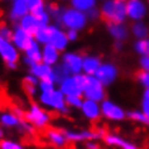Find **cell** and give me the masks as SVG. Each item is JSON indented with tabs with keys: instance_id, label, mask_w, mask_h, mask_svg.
<instances>
[{
	"instance_id": "6da1fadb",
	"label": "cell",
	"mask_w": 149,
	"mask_h": 149,
	"mask_svg": "<svg viewBox=\"0 0 149 149\" xmlns=\"http://www.w3.org/2000/svg\"><path fill=\"white\" fill-rule=\"evenodd\" d=\"M87 23H88V19H87L86 13H82L80 10H76L68 6V8L62 9V13L56 24L65 28L66 31L81 32L82 29L87 27Z\"/></svg>"
},
{
	"instance_id": "7a4b0ae2",
	"label": "cell",
	"mask_w": 149,
	"mask_h": 149,
	"mask_svg": "<svg viewBox=\"0 0 149 149\" xmlns=\"http://www.w3.org/2000/svg\"><path fill=\"white\" fill-rule=\"evenodd\" d=\"M37 100L39 105L43 106L46 110L56 111L61 115H67L70 113V109L66 104V96L58 87L49 92H39Z\"/></svg>"
},
{
	"instance_id": "3957f363",
	"label": "cell",
	"mask_w": 149,
	"mask_h": 149,
	"mask_svg": "<svg viewBox=\"0 0 149 149\" xmlns=\"http://www.w3.org/2000/svg\"><path fill=\"white\" fill-rule=\"evenodd\" d=\"M100 14L109 23H124L126 17L125 1L120 0H105L100 6Z\"/></svg>"
},
{
	"instance_id": "277c9868",
	"label": "cell",
	"mask_w": 149,
	"mask_h": 149,
	"mask_svg": "<svg viewBox=\"0 0 149 149\" xmlns=\"http://www.w3.org/2000/svg\"><path fill=\"white\" fill-rule=\"evenodd\" d=\"M24 120L31 123L36 129L42 130L48 128V125L51 124L52 116L49 111L40 106L38 102H32L29 105V109L24 114Z\"/></svg>"
},
{
	"instance_id": "5b68a950",
	"label": "cell",
	"mask_w": 149,
	"mask_h": 149,
	"mask_svg": "<svg viewBox=\"0 0 149 149\" xmlns=\"http://www.w3.org/2000/svg\"><path fill=\"white\" fill-rule=\"evenodd\" d=\"M66 139L68 143H86L90 140H99L104 139L106 135V132L104 129H62Z\"/></svg>"
},
{
	"instance_id": "8992f818",
	"label": "cell",
	"mask_w": 149,
	"mask_h": 149,
	"mask_svg": "<svg viewBox=\"0 0 149 149\" xmlns=\"http://www.w3.org/2000/svg\"><path fill=\"white\" fill-rule=\"evenodd\" d=\"M82 97L85 100H91V101H96L101 104L106 99L105 86L95 76H86L84 91H82Z\"/></svg>"
},
{
	"instance_id": "52a82bcc",
	"label": "cell",
	"mask_w": 149,
	"mask_h": 149,
	"mask_svg": "<svg viewBox=\"0 0 149 149\" xmlns=\"http://www.w3.org/2000/svg\"><path fill=\"white\" fill-rule=\"evenodd\" d=\"M0 58L9 70H18V63L20 59V52L17 49L12 40L0 37Z\"/></svg>"
},
{
	"instance_id": "ba28073f",
	"label": "cell",
	"mask_w": 149,
	"mask_h": 149,
	"mask_svg": "<svg viewBox=\"0 0 149 149\" xmlns=\"http://www.w3.org/2000/svg\"><path fill=\"white\" fill-rule=\"evenodd\" d=\"M85 80L86 76L84 73L70 74L62 82L58 84V88L65 96H82Z\"/></svg>"
},
{
	"instance_id": "9c48e42d",
	"label": "cell",
	"mask_w": 149,
	"mask_h": 149,
	"mask_svg": "<svg viewBox=\"0 0 149 149\" xmlns=\"http://www.w3.org/2000/svg\"><path fill=\"white\" fill-rule=\"evenodd\" d=\"M100 106H101V116H104L106 120L119 123L126 119V111L113 100L105 99L100 104Z\"/></svg>"
},
{
	"instance_id": "30bf717a",
	"label": "cell",
	"mask_w": 149,
	"mask_h": 149,
	"mask_svg": "<svg viewBox=\"0 0 149 149\" xmlns=\"http://www.w3.org/2000/svg\"><path fill=\"white\" fill-rule=\"evenodd\" d=\"M48 44L53 46L59 52H66L67 47L70 44V40L67 39L66 31L62 27H59L58 24H49L48 25Z\"/></svg>"
},
{
	"instance_id": "8fae6325",
	"label": "cell",
	"mask_w": 149,
	"mask_h": 149,
	"mask_svg": "<svg viewBox=\"0 0 149 149\" xmlns=\"http://www.w3.org/2000/svg\"><path fill=\"white\" fill-rule=\"evenodd\" d=\"M126 17L128 19L135 22H143L148 15V4L144 0H126Z\"/></svg>"
},
{
	"instance_id": "7c38bea8",
	"label": "cell",
	"mask_w": 149,
	"mask_h": 149,
	"mask_svg": "<svg viewBox=\"0 0 149 149\" xmlns=\"http://www.w3.org/2000/svg\"><path fill=\"white\" fill-rule=\"evenodd\" d=\"M95 77L101 82L104 86H110L113 85L119 77V70L118 67L111 62L101 63V66L99 67L97 72L95 73Z\"/></svg>"
},
{
	"instance_id": "4fadbf2b",
	"label": "cell",
	"mask_w": 149,
	"mask_h": 149,
	"mask_svg": "<svg viewBox=\"0 0 149 149\" xmlns=\"http://www.w3.org/2000/svg\"><path fill=\"white\" fill-rule=\"evenodd\" d=\"M82 61L84 56L77 52H63L61 56V63L67 68L70 74H80L82 73Z\"/></svg>"
},
{
	"instance_id": "5bb4252c",
	"label": "cell",
	"mask_w": 149,
	"mask_h": 149,
	"mask_svg": "<svg viewBox=\"0 0 149 149\" xmlns=\"http://www.w3.org/2000/svg\"><path fill=\"white\" fill-rule=\"evenodd\" d=\"M12 42L15 46V48L19 52H24L28 49V47L34 42V37L31 33L25 32L24 29H22L20 27H18L15 24L14 25V32H13V37H12Z\"/></svg>"
},
{
	"instance_id": "9a60e30c",
	"label": "cell",
	"mask_w": 149,
	"mask_h": 149,
	"mask_svg": "<svg viewBox=\"0 0 149 149\" xmlns=\"http://www.w3.org/2000/svg\"><path fill=\"white\" fill-rule=\"evenodd\" d=\"M104 141L109 147L118 149H139V147L135 143H133V141L125 139V138L115 133H106V135L104 136Z\"/></svg>"
},
{
	"instance_id": "2e32d148",
	"label": "cell",
	"mask_w": 149,
	"mask_h": 149,
	"mask_svg": "<svg viewBox=\"0 0 149 149\" xmlns=\"http://www.w3.org/2000/svg\"><path fill=\"white\" fill-rule=\"evenodd\" d=\"M28 73H32L33 76H36L39 81L40 80H48V81H52V82H56V76H54L53 67H51L48 65H44V63H42V62L36 63V65L29 67Z\"/></svg>"
},
{
	"instance_id": "e0dca14e",
	"label": "cell",
	"mask_w": 149,
	"mask_h": 149,
	"mask_svg": "<svg viewBox=\"0 0 149 149\" xmlns=\"http://www.w3.org/2000/svg\"><path fill=\"white\" fill-rule=\"evenodd\" d=\"M80 111L84 115V118L87 119L88 121H96L101 118V106H100V102H96V101L84 99V102Z\"/></svg>"
},
{
	"instance_id": "ac0fdd59",
	"label": "cell",
	"mask_w": 149,
	"mask_h": 149,
	"mask_svg": "<svg viewBox=\"0 0 149 149\" xmlns=\"http://www.w3.org/2000/svg\"><path fill=\"white\" fill-rule=\"evenodd\" d=\"M46 139L51 145H53L57 149H65L68 144L65 134H63L62 129H57V128H47L46 129Z\"/></svg>"
},
{
	"instance_id": "d6986e66",
	"label": "cell",
	"mask_w": 149,
	"mask_h": 149,
	"mask_svg": "<svg viewBox=\"0 0 149 149\" xmlns=\"http://www.w3.org/2000/svg\"><path fill=\"white\" fill-rule=\"evenodd\" d=\"M27 14H29V9L27 5V0H13L10 4V9L8 13L9 19L13 23L18 24L22 18L25 17Z\"/></svg>"
},
{
	"instance_id": "ffe728a7",
	"label": "cell",
	"mask_w": 149,
	"mask_h": 149,
	"mask_svg": "<svg viewBox=\"0 0 149 149\" xmlns=\"http://www.w3.org/2000/svg\"><path fill=\"white\" fill-rule=\"evenodd\" d=\"M24 65L28 67H31L36 63L42 62V46L38 42H33L31 46L28 47V49L24 52V57H23Z\"/></svg>"
},
{
	"instance_id": "44dd1931",
	"label": "cell",
	"mask_w": 149,
	"mask_h": 149,
	"mask_svg": "<svg viewBox=\"0 0 149 149\" xmlns=\"http://www.w3.org/2000/svg\"><path fill=\"white\" fill-rule=\"evenodd\" d=\"M107 33L115 42L123 43L128 39L130 31L124 23H109L107 24Z\"/></svg>"
},
{
	"instance_id": "7402d4cb",
	"label": "cell",
	"mask_w": 149,
	"mask_h": 149,
	"mask_svg": "<svg viewBox=\"0 0 149 149\" xmlns=\"http://www.w3.org/2000/svg\"><path fill=\"white\" fill-rule=\"evenodd\" d=\"M59 62H61V52L58 49H56L51 44L42 46V63L48 65L51 67H54Z\"/></svg>"
},
{
	"instance_id": "603a6c76",
	"label": "cell",
	"mask_w": 149,
	"mask_h": 149,
	"mask_svg": "<svg viewBox=\"0 0 149 149\" xmlns=\"http://www.w3.org/2000/svg\"><path fill=\"white\" fill-rule=\"evenodd\" d=\"M101 63H102L101 59H100V57H97V56H94V54L84 56L82 73L85 76H95V73L97 72Z\"/></svg>"
},
{
	"instance_id": "cb8c5ba5",
	"label": "cell",
	"mask_w": 149,
	"mask_h": 149,
	"mask_svg": "<svg viewBox=\"0 0 149 149\" xmlns=\"http://www.w3.org/2000/svg\"><path fill=\"white\" fill-rule=\"evenodd\" d=\"M17 25L20 27L22 29H24L25 32L31 33V34H34L39 28H42V25H40L38 19H37V17L34 15V14H31V13L22 18V19L18 22Z\"/></svg>"
},
{
	"instance_id": "d4e9b609",
	"label": "cell",
	"mask_w": 149,
	"mask_h": 149,
	"mask_svg": "<svg viewBox=\"0 0 149 149\" xmlns=\"http://www.w3.org/2000/svg\"><path fill=\"white\" fill-rule=\"evenodd\" d=\"M23 119L18 118L13 111H3L0 113V126L6 129H19Z\"/></svg>"
},
{
	"instance_id": "484cf974",
	"label": "cell",
	"mask_w": 149,
	"mask_h": 149,
	"mask_svg": "<svg viewBox=\"0 0 149 149\" xmlns=\"http://www.w3.org/2000/svg\"><path fill=\"white\" fill-rule=\"evenodd\" d=\"M130 32H132V34L135 37L136 40L149 38V27H148L147 23H144V20L133 23L132 28H130Z\"/></svg>"
},
{
	"instance_id": "4316f807",
	"label": "cell",
	"mask_w": 149,
	"mask_h": 149,
	"mask_svg": "<svg viewBox=\"0 0 149 149\" xmlns=\"http://www.w3.org/2000/svg\"><path fill=\"white\" fill-rule=\"evenodd\" d=\"M70 5L76 10L87 13L91 9L97 8V0H70Z\"/></svg>"
},
{
	"instance_id": "83f0119b",
	"label": "cell",
	"mask_w": 149,
	"mask_h": 149,
	"mask_svg": "<svg viewBox=\"0 0 149 149\" xmlns=\"http://www.w3.org/2000/svg\"><path fill=\"white\" fill-rule=\"evenodd\" d=\"M27 5L31 14H39L47 10V4L46 0H27Z\"/></svg>"
},
{
	"instance_id": "f1b7e54d",
	"label": "cell",
	"mask_w": 149,
	"mask_h": 149,
	"mask_svg": "<svg viewBox=\"0 0 149 149\" xmlns=\"http://www.w3.org/2000/svg\"><path fill=\"white\" fill-rule=\"evenodd\" d=\"M134 51H135L140 57L149 56V38L135 40V43H134Z\"/></svg>"
},
{
	"instance_id": "f546056e",
	"label": "cell",
	"mask_w": 149,
	"mask_h": 149,
	"mask_svg": "<svg viewBox=\"0 0 149 149\" xmlns=\"http://www.w3.org/2000/svg\"><path fill=\"white\" fill-rule=\"evenodd\" d=\"M126 118L130 119L134 123H139V124H148V118L144 115L141 110H130L126 113Z\"/></svg>"
},
{
	"instance_id": "4dcf8cb0",
	"label": "cell",
	"mask_w": 149,
	"mask_h": 149,
	"mask_svg": "<svg viewBox=\"0 0 149 149\" xmlns=\"http://www.w3.org/2000/svg\"><path fill=\"white\" fill-rule=\"evenodd\" d=\"M48 36H49V33H48V25H47V27L39 28L38 31L33 34V37H34V40H36V42H38L40 46L48 44Z\"/></svg>"
},
{
	"instance_id": "1f68e13d",
	"label": "cell",
	"mask_w": 149,
	"mask_h": 149,
	"mask_svg": "<svg viewBox=\"0 0 149 149\" xmlns=\"http://www.w3.org/2000/svg\"><path fill=\"white\" fill-rule=\"evenodd\" d=\"M53 70H54V76H56V82H57V85L59 82H62V81L65 80L66 77L70 76V72L67 71V68L62 65L61 62H59L57 66H54Z\"/></svg>"
},
{
	"instance_id": "d6a6232c",
	"label": "cell",
	"mask_w": 149,
	"mask_h": 149,
	"mask_svg": "<svg viewBox=\"0 0 149 149\" xmlns=\"http://www.w3.org/2000/svg\"><path fill=\"white\" fill-rule=\"evenodd\" d=\"M84 102L82 96H66V104L68 109H76L80 110Z\"/></svg>"
},
{
	"instance_id": "836d02e7",
	"label": "cell",
	"mask_w": 149,
	"mask_h": 149,
	"mask_svg": "<svg viewBox=\"0 0 149 149\" xmlns=\"http://www.w3.org/2000/svg\"><path fill=\"white\" fill-rule=\"evenodd\" d=\"M0 149H25V147L17 140L3 139L0 141Z\"/></svg>"
},
{
	"instance_id": "e575fe53",
	"label": "cell",
	"mask_w": 149,
	"mask_h": 149,
	"mask_svg": "<svg viewBox=\"0 0 149 149\" xmlns=\"http://www.w3.org/2000/svg\"><path fill=\"white\" fill-rule=\"evenodd\" d=\"M54 88H57V84L48 81V80H40L38 84L39 92H49L52 90H54Z\"/></svg>"
},
{
	"instance_id": "d590c367",
	"label": "cell",
	"mask_w": 149,
	"mask_h": 149,
	"mask_svg": "<svg viewBox=\"0 0 149 149\" xmlns=\"http://www.w3.org/2000/svg\"><path fill=\"white\" fill-rule=\"evenodd\" d=\"M13 32H14V28L9 27L8 24H0V37H3V38H5V39L12 40Z\"/></svg>"
},
{
	"instance_id": "8d00e7d4",
	"label": "cell",
	"mask_w": 149,
	"mask_h": 149,
	"mask_svg": "<svg viewBox=\"0 0 149 149\" xmlns=\"http://www.w3.org/2000/svg\"><path fill=\"white\" fill-rule=\"evenodd\" d=\"M136 79H138V82H139L145 90H149V72L140 71V72L138 73Z\"/></svg>"
},
{
	"instance_id": "74e56055",
	"label": "cell",
	"mask_w": 149,
	"mask_h": 149,
	"mask_svg": "<svg viewBox=\"0 0 149 149\" xmlns=\"http://www.w3.org/2000/svg\"><path fill=\"white\" fill-rule=\"evenodd\" d=\"M19 130L20 132H23V133H25V134H34V132H36V128L33 126L31 123H28L27 120H22V123H20V126H19Z\"/></svg>"
},
{
	"instance_id": "f35d334b",
	"label": "cell",
	"mask_w": 149,
	"mask_h": 149,
	"mask_svg": "<svg viewBox=\"0 0 149 149\" xmlns=\"http://www.w3.org/2000/svg\"><path fill=\"white\" fill-rule=\"evenodd\" d=\"M23 87L28 96H31V97H38L39 90L37 86H33V85H29V84H23Z\"/></svg>"
},
{
	"instance_id": "ab89813d",
	"label": "cell",
	"mask_w": 149,
	"mask_h": 149,
	"mask_svg": "<svg viewBox=\"0 0 149 149\" xmlns=\"http://www.w3.org/2000/svg\"><path fill=\"white\" fill-rule=\"evenodd\" d=\"M23 84H29V85H33V86H37L38 87V84H39V80L37 79L36 76H33L32 73H27L23 79Z\"/></svg>"
},
{
	"instance_id": "60d3db41",
	"label": "cell",
	"mask_w": 149,
	"mask_h": 149,
	"mask_svg": "<svg viewBox=\"0 0 149 149\" xmlns=\"http://www.w3.org/2000/svg\"><path fill=\"white\" fill-rule=\"evenodd\" d=\"M86 15H87L88 22H90V20H97L99 18L101 17V14H100V9L94 8V9H91L90 12H87Z\"/></svg>"
},
{
	"instance_id": "b9f144b4",
	"label": "cell",
	"mask_w": 149,
	"mask_h": 149,
	"mask_svg": "<svg viewBox=\"0 0 149 149\" xmlns=\"http://www.w3.org/2000/svg\"><path fill=\"white\" fill-rule=\"evenodd\" d=\"M139 66H140L141 71H144V72H149V56L140 57V59H139Z\"/></svg>"
},
{
	"instance_id": "7bdbcfd3",
	"label": "cell",
	"mask_w": 149,
	"mask_h": 149,
	"mask_svg": "<svg viewBox=\"0 0 149 149\" xmlns=\"http://www.w3.org/2000/svg\"><path fill=\"white\" fill-rule=\"evenodd\" d=\"M66 36H67V39L71 42H76L79 39V36H80V32L77 31H66Z\"/></svg>"
},
{
	"instance_id": "ee69618b",
	"label": "cell",
	"mask_w": 149,
	"mask_h": 149,
	"mask_svg": "<svg viewBox=\"0 0 149 149\" xmlns=\"http://www.w3.org/2000/svg\"><path fill=\"white\" fill-rule=\"evenodd\" d=\"M85 149H101V147L96 140H90L85 143Z\"/></svg>"
},
{
	"instance_id": "f6af8a7d",
	"label": "cell",
	"mask_w": 149,
	"mask_h": 149,
	"mask_svg": "<svg viewBox=\"0 0 149 149\" xmlns=\"http://www.w3.org/2000/svg\"><path fill=\"white\" fill-rule=\"evenodd\" d=\"M140 110L143 111L144 115L148 118V120H149V102L143 101V100H141V107H140Z\"/></svg>"
},
{
	"instance_id": "bcb514c9",
	"label": "cell",
	"mask_w": 149,
	"mask_h": 149,
	"mask_svg": "<svg viewBox=\"0 0 149 149\" xmlns=\"http://www.w3.org/2000/svg\"><path fill=\"white\" fill-rule=\"evenodd\" d=\"M141 100H143V101L149 102V90H144L143 96H141Z\"/></svg>"
},
{
	"instance_id": "7dc6e473",
	"label": "cell",
	"mask_w": 149,
	"mask_h": 149,
	"mask_svg": "<svg viewBox=\"0 0 149 149\" xmlns=\"http://www.w3.org/2000/svg\"><path fill=\"white\" fill-rule=\"evenodd\" d=\"M3 139H4V129L0 126V141H1Z\"/></svg>"
},
{
	"instance_id": "c3c4849f",
	"label": "cell",
	"mask_w": 149,
	"mask_h": 149,
	"mask_svg": "<svg viewBox=\"0 0 149 149\" xmlns=\"http://www.w3.org/2000/svg\"><path fill=\"white\" fill-rule=\"evenodd\" d=\"M123 47V43H119V42H115V48L116 49H120V48Z\"/></svg>"
},
{
	"instance_id": "681fc988",
	"label": "cell",
	"mask_w": 149,
	"mask_h": 149,
	"mask_svg": "<svg viewBox=\"0 0 149 149\" xmlns=\"http://www.w3.org/2000/svg\"><path fill=\"white\" fill-rule=\"evenodd\" d=\"M76 149H85V148H76Z\"/></svg>"
},
{
	"instance_id": "f907efd6",
	"label": "cell",
	"mask_w": 149,
	"mask_h": 149,
	"mask_svg": "<svg viewBox=\"0 0 149 149\" xmlns=\"http://www.w3.org/2000/svg\"><path fill=\"white\" fill-rule=\"evenodd\" d=\"M120 1H126V0H120Z\"/></svg>"
},
{
	"instance_id": "816d5d0a",
	"label": "cell",
	"mask_w": 149,
	"mask_h": 149,
	"mask_svg": "<svg viewBox=\"0 0 149 149\" xmlns=\"http://www.w3.org/2000/svg\"><path fill=\"white\" fill-rule=\"evenodd\" d=\"M148 4H149V0H148Z\"/></svg>"
},
{
	"instance_id": "f5cc1de1",
	"label": "cell",
	"mask_w": 149,
	"mask_h": 149,
	"mask_svg": "<svg viewBox=\"0 0 149 149\" xmlns=\"http://www.w3.org/2000/svg\"><path fill=\"white\" fill-rule=\"evenodd\" d=\"M148 124H149V120H148Z\"/></svg>"
},
{
	"instance_id": "db71d44e",
	"label": "cell",
	"mask_w": 149,
	"mask_h": 149,
	"mask_svg": "<svg viewBox=\"0 0 149 149\" xmlns=\"http://www.w3.org/2000/svg\"><path fill=\"white\" fill-rule=\"evenodd\" d=\"M102 1H105V0H102Z\"/></svg>"
},
{
	"instance_id": "11a10c76",
	"label": "cell",
	"mask_w": 149,
	"mask_h": 149,
	"mask_svg": "<svg viewBox=\"0 0 149 149\" xmlns=\"http://www.w3.org/2000/svg\"><path fill=\"white\" fill-rule=\"evenodd\" d=\"M10 1H13V0H10Z\"/></svg>"
},
{
	"instance_id": "9f6ffc18",
	"label": "cell",
	"mask_w": 149,
	"mask_h": 149,
	"mask_svg": "<svg viewBox=\"0 0 149 149\" xmlns=\"http://www.w3.org/2000/svg\"><path fill=\"white\" fill-rule=\"evenodd\" d=\"M68 1H70V0H68Z\"/></svg>"
}]
</instances>
